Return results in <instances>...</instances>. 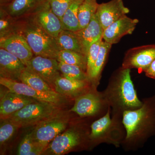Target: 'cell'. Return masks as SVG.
Wrapping results in <instances>:
<instances>
[{"mask_svg": "<svg viewBox=\"0 0 155 155\" xmlns=\"http://www.w3.org/2000/svg\"><path fill=\"white\" fill-rule=\"evenodd\" d=\"M92 85L89 81L72 80L61 75L55 82L54 90L63 96L75 100L88 91Z\"/></svg>", "mask_w": 155, "mask_h": 155, "instance_id": "ac0fdd59", "label": "cell"}, {"mask_svg": "<svg viewBox=\"0 0 155 155\" xmlns=\"http://www.w3.org/2000/svg\"><path fill=\"white\" fill-rule=\"evenodd\" d=\"M112 46V45L104 41H102L98 55L89 77L90 81L93 86L97 87L99 84L102 73L107 61Z\"/></svg>", "mask_w": 155, "mask_h": 155, "instance_id": "44dd1931", "label": "cell"}, {"mask_svg": "<svg viewBox=\"0 0 155 155\" xmlns=\"http://www.w3.org/2000/svg\"><path fill=\"white\" fill-rule=\"evenodd\" d=\"M0 127V144L2 147L9 141L19 127L8 119H2Z\"/></svg>", "mask_w": 155, "mask_h": 155, "instance_id": "f546056e", "label": "cell"}, {"mask_svg": "<svg viewBox=\"0 0 155 155\" xmlns=\"http://www.w3.org/2000/svg\"><path fill=\"white\" fill-rule=\"evenodd\" d=\"M62 113L60 106L46 102L31 103L5 119L19 127L33 126Z\"/></svg>", "mask_w": 155, "mask_h": 155, "instance_id": "8992f818", "label": "cell"}, {"mask_svg": "<svg viewBox=\"0 0 155 155\" xmlns=\"http://www.w3.org/2000/svg\"><path fill=\"white\" fill-rule=\"evenodd\" d=\"M103 37L99 39L94 43L91 45L90 48L87 54V73L88 78L91 73L92 69L94 65L98 55Z\"/></svg>", "mask_w": 155, "mask_h": 155, "instance_id": "4dcf8cb0", "label": "cell"}, {"mask_svg": "<svg viewBox=\"0 0 155 155\" xmlns=\"http://www.w3.org/2000/svg\"><path fill=\"white\" fill-rule=\"evenodd\" d=\"M142 101L140 107L123 114L126 136L121 146L126 152L137 150L155 135V95Z\"/></svg>", "mask_w": 155, "mask_h": 155, "instance_id": "6da1fadb", "label": "cell"}, {"mask_svg": "<svg viewBox=\"0 0 155 155\" xmlns=\"http://www.w3.org/2000/svg\"><path fill=\"white\" fill-rule=\"evenodd\" d=\"M11 1V0H0V5H5Z\"/></svg>", "mask_w": 155, "mask_h": 155, "instance_id": "836d02e7", "label": "cell"}, {"mask_svg": "<svg viewBox=\"0 0 155 155\" xmlns=\"http://www.w3.org/2000/svg\"><path fill=\"white\" fill-rule=\"evenodd\" d=\"M92 85L88 91L74 100V104L70 110L80 118H95L104 116L110 107L103 92L97 91Z\"/></svg>", "mask_w": 155, "mask_h": 155, "instance_id": "52a82bcc", "label": "cell"}, {"mask_svg": "<svg viewBox=\"0 0 155 155\" xmlns=\"http://www.w3.org/2000/svg\"><path fill=\"white\" fill-rule=\"evenodd\" d=\"M56 39L60 51L69 50L85 55L75 31L63 29Z\"/></svg>", "mask_w": 155, "mask_h": 155, "instance_id": "603a6c76", "label": "cell"}, {"mask_svg": "<svg viewBox=\"0 0 155 155\" xmlns=\"http://www.w3.org/2000/svg\"><path fill=\"white\" fill-rule=\"evenodd\" d=\"M155 59V45L136 47L125 53L122 67L137 69L140 72H144Z\"/></svg>", "mask_w": 155, "mask_h": 155, "instance_id": "8fae6325", "label": "cell"}, {"mask_svg": "<svg viewBox=\"0 0 155 155\" xmlns=\"http://www.w3.org/2000/svg\"><path fill=\"white\" fill-rule=\"evenodd\" d=\"M38 101L29 97L14 92L7 88L1 91L0 115L1 119H5L31 103Z\"/></svg>", "mask_w": 155, "mask_h": 155, "instance_id": "2e32d148", "label": "cell"}, {"mask_svg": "<svg viewBox=\"0 0 155 155\" xmlns=\"http://www.w3.org/2000/svg\"><path fill=\"white\" fill-rule=\"evenodd\" d=\"M110 107L107 114L91 123L89 135V147L101 143L121 147L126 136L122 119L111 116Z\"/></svg>", "mask_w": 155, "mask_h": 155, "instance_id": "277c9868", "label": "cell"}, {"mask_svg": "<svg viewBox=\"0 0 155 155\" xmlns=\"http://www.w3.org/2000/svg\"><path fill=\"white\" fill-rule=\"evenodd\" d=\"M25 68L26 66L19 58L0 48V77L19 81Z\"/></svg>", "mask_w": 155, "mask_h": 155, "instance_id": "e0dca14e", "label": "cell"}, {"mask_svg": "<svg viewBox=\"0 0 155 155\" xmlns=\"http://www.w3.org/2000/svg\"><path fill=\"white\" fill-rule=\"evenodd\" d=\"M19 81L40 91H55L41 78L28 70L26 67L19 78Z\"/></svg>", "mask_w": 155, "mask_h": 155, "instance_id": "cb8c5ba5", "label": "cell"}, {"mask_svg": "<svg viewBox=\"0 0 155 155\" xmlns=\"http://www.w3.org/2000/svg\"><path fill=\"white\" fill-rule=\"evenodd\" d=\"M103 93L113 117L122 119L125 111L136 110L142 105L131 80L130 69L121 67L115 70Z\"/></svg>", "mask_w": 155, "mask_h": 155, "instance_id": "7a4b0ae2", "label": "cell"}, {"mask_svg": "<svg viewBox=\"0 0 155 155\" xmlns=\"http://www.w3.org/2000/svg\"><path fill=\"white\" fill-rule=\"evenodd\" d=\"M0 84L11 91L29 97L38 101L51 103L60 107L67 102V97L55 91H40L22 82L2 77H0Z\"/></svg>", "mask_w": 155, "mask_h": 155, "instance_id": "9c48e42d", "label": "cell"}, {"mask_svg": "<svg viewBox=\"0 0 155 155\" xmlns=\"http://www.w3.org/2000/svg\"><path fill=\"white\" fill-rule=\"evenodd\" d=\"M69 124V117L62 112L35 125L31 134L34 143L41 154L50 143L65 131Z\"/></svg>", "mask_w": 155, "mask_h": 155, "instance_id": "ba28073f", "label": "cell"}, {"mask_svg": "<svg viewBox=\"0 0 155 155\" xmlns=\"http://www.w3.org/2000/svg\"><path fill=\"white\" fill-rule=\"evenodd\" d=\"M130 10L124 5L123 0H111L99 4L96 16L104 29L126 15Z\"/></svg>", "mask_w": 155, "mask_h": 155, "instance_id": "5bb4252c", "label": "cell"}, {"mask_svg": "<svg viewBox=\"0 0 155 155\" xmlns=\"http://www.w3.org/2000/svg\"><path fill=\"white\" fill-rule=\"evenodd\" d=\"M59 68L61 75L67 78L72 80L90 81L86 71L78 66L59 62Z\"/></svg>", "mask_w": 155, "mask_h": 155, "instance_id": "83f0119b", "label": "cell"}, {"mask_svg": "<svg viewBox=\"0 0 155 155\" xmlns=\"http://www.w3.org/2000/svg\"><path fill=\"white\" fill-rule=\"evenodd\" d=\"M0 48L16 56L25 65L34 55L26 40L19 33L0 38Z\"/></svg>", "mask_w": 155, "mask_h": 155, "instance_id": "9a60e30c", "label": "cell"}, {"mask_svg": "<svg viewBox=\"0 0 155 155\" xmlns=\"http://www.w3.org/2000/svg\"><path fill=\"white\" fill-rule=\"evenodd\" d=\"M19 19L13 17L0 9V38L18 33Z\"/></svg>", "mask_w": 155, "mask_h": 155, "instance_id": "4316f807", "label": "cell"}, {"mask_svg": "<svg viewBox=\"0 0 155 155\" xmlns=\"http://www.w3.org/2000/svg\"><path fill=\"white\" fill-rule=\"evenodd\" d=\"M138 22V19L125 15L104 29L103 40L110 44H116L123 36L132 34Z\"/></svg>", "mask_w": 155, "mask_h": 155, "instance_id": "4fadbf2b", "label": "cell"}, {"mask_svg": "<svg viewBox=\"0 0 155 155\" xmlns=\"http://www.w3.org/2000/svg\"><path fill=\"white\" fill-rule=\"evenodd\" d=\"M144 72L147 77L155 79V59L145 70Z\"/></svg>", "mask_w": 155, "mask_h": 155, "instance_id": "d6a6232c", "label": "cell"}, {"mask_svg": "<svg viewBox=\"0 0 155 155\" xmlns=\"http://www.w3.org/2000/svg\"><path fill=\"white\" fill-rule=\"evenodd\" d=\"M18 33L24 37L35 56L58 59L60 50L55 38L29 17L19 19Z\"/></svg>", "mask_w": 155, "mask_h": 155, "instance_id": "3957f363", "label": "cell"}, {"mask_svg": "<svg viewBox=\"0 0 155 155\" xmlns=\"http://www.w3.org/2000/svg\"><path fill=\"white\" fill-rule=\"evenodd\" d=\"M84 0H72L62 17L63 29L76 31L80 30L78 13Z\"/></svg>", "mask_w": 155, "mask_h": 155, "instance_id": "7402d4cb", "label": "cell"}, {"mask_svg": "<svg viewBox=\"0 0 155 155\" xmlns=\"http://www.w3.org/2000/svg\"><path fill=\"white\" fill-rule=\"evenodd\" d=\"M104 31V28L95 14L87 26L75 31L82 46L84 52L86 56L91 45L103 37Z\"/></svg>", "mask_w": 155, "mask_h": 155, "instance_id": "ffe728a7", "label": "cell"}, {"mask_svg": "<svg viewBox=\"0 0 155 155\" xmlns=\"http://www.w3.org/2000/svg\"><path fill=\"white\" fill-rule=\"evenodd\" d=\"M46 0H11L1 5L0 9L14 19L27 17L43 5Z\"/></svg>", "mask_w": 155, "mask_h": 155, "instance_id": "d6986e66", "label": "cell"}, {"mask_svg": "<svg viewBox=\"0 0 155 155\" xmlns=\"http://www.w3.org/2000/svg\"><path fill=\"white\" fill-rule=\"evenodd\" d=\"M26 17L30 18L49 34L55 38L63 29L61 19L54 13L47 1Z\"/></svg>", "mask_w": 155, "mask_h": 155, "instance_id": "7c38bea8", "label": "cell"}, {"mask_svg": "<svg viewBox=\"0 0 155 155\" xmlns=\"http://www.w3.org/2000/svg\"><path fill=\"white\" fill-rule=\"evenodd\" d=\"M57 60L58 62L78 66L86 72L87 57L82 53L69 50H61L58 53Z\"/></svg>", "mask_w": 155, "mask_h": 155, "instance_id": "484cf974", "label": "cell"}, {"mask_svg": "<svg viewBox=\"0 0 155 155\" xmlns=\"http://www.w3.org/2000/svg\"><path fill=\"white\" fill-rule=\"evenodd\" d=\"M25 65L28 70L41 78L54 90L55 82L61 75L58 60L35 56Z\"/></svg>", "mask_w": 155, "mask_h": 155, "instance_id": "30bf717a", "label": "cell"}, {"mask_svg": "<svg viewBox=\"0 0 155 155\" xmlns=\"http://www.w3.org/2000/svg\"><path fill=\"white\" fill-rule=\"evenodd\" d=\"M99 4L97 0H84L81 5L78 13L79 28H85L96 14Z\"/></svg>", "mask_w": 155, "mask_h": 155, "instance_id": "d4e9b609", "label": "cell"}, {"mask_svg": "<svg viewBox=\"0 0 155 155\" xmlns=\"http://www.w3.org/2000/svg\"><path fill=\"white\" fill-rule=\"evenodd\" d=\"M41 153L38 150L31 138V132L26 134L19 143L17 155H38Z\"/></svg>", "mask_w": 155, "mask_h": 155, "instance_id": "f1b7e54d", "label": "cell"}, {"mask_svg": "<svg viewBox=\"0 0 155 155\" xmlns=\"http://www.w3.org/2000/svg\"><path fill=\"white\" fill-rule=\"evenodd\" d=\"M53 11L62 21V17L72 0H46Z\"/></svg>", "mask_w": 155, "mask_h": 155, "instance_id": "1f68e13d", "label": "cell"}, {"mask_svg": "<svg viewBox=\"0 0 155 155\" xmlns=\"http://www.w3.org/2000/svg\"><path fill=\"white\" fill-rule=\"evenodd\" d=\"M90 129L81 123L73 125L60 134L48 145L42 154L61 155L77 149L89 147Z\"/></svg>", "mask_w": 155, "mask_h": 155, "instance_id": "5b68a950", "label": "cell"}]
</instances>
